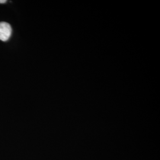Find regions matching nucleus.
Returning <instances> with one entry per match:
<instances>
[{
	"label": "nucleus",
	"mask_w": 160,
	"mask_h": 160,
	"mask_svg": "<svg viewBox=\"0 0 160 160\" xmlns=\"http://www.w3.org/2000/svg\"><path fill=\"white\" fill-rule=\"evenodd\" d=\"M12 32V27L10 24L6 22H0V40L5 42L8 40Z\"/></svg>",
	"instance_id": "nucleus-1"
},
{
	"label": "nucleus",
	"mask_w": 160,
	"mask_h": 160,
	"mask_svg": "<svg viewBox=\"0 0 160 160\" xmlns=\"http://www.w3.org/2000/svg\"><path fill=\"white\" fill-rule=\"evenodd\" d=\"M7 2L6 0H0V3L1 4H4V3H6Z\"/></svg>",
	"instance_id": "nucleus-2"
}]
</instances>
